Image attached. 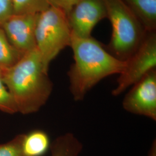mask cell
Masks as SVG:
<instances>
[{
  "label": "cell",
  "instance_id": "16",
  "mask_svg": "<svg viewBox=\"0 0 156 156\" xmlns=\"http://www.w3.org/2000/svg\"><path fill=\"white\" fill-rule=\"evenodd\" d=\"M13 14V0H0V26Z\"/></svg>",
  "mask_w": 156,
  "mask_h": 156
},
{
  "label": "cell",
  "instance_id": "13",
  "mask_svg": "<svg viewBox=\"0 0 156 156\" xmlns=\"http://www.w3.org/2000/svg\"><path fill=\"white\" fill-rule=\"evenodd\" d=\"M13 14H37L50 6L48 0H13Z\"/></svg>",
  "mask_w": 156,
  "mask_h": 156
},
{
  "label": "cell",
  "instance_id": "12",
  "mask_svg": "<svg viewBox=\"0 0 156 156\" xmlns=\"http://www.w3.org/2000/svg\"><path fill=\"white\" fill-rule=\"evenodd\" d=\"M23 55L10 43L0 27V70L5 71L14 66Z\"/></svg>",
  "mask_w": 156,
  "mask_h": 156
},
{
  "label": "cell",
  "instance_id": "8",
  "mask_svg": "<svg viewBox=\"0 0 156 156\" xmlns=\"http://www.w3.org/2000/svg\"><path fill=\"white\" fill-rule=\"evenodd\" d=\"M38 14H13L0 26L12 45L24 54L36 48Z\"/></svg>",
  "mask_w": 156,
  "mask_h": 156
},
{
  "label": "cell",
  "instance_id": "15",
  "mask_svg": "<svg viewBox=\"0 0 156 156\" xmlns=\"http://www.w3.org/2000/svg\"><path fill=\"white\" fill-rule=\"evenodd\" d=\"M23 134H20L5 144L0 145V156H25L22 149Z\"/></svg>",
  "mask_w": 156,
  "mask_h": 156
},
{
  "label": "cell",
  "instance_id": "9",
  "mask_svg": "<svg viewBox=\"0 0 156 156\" xmlns=\"http://www.w3.org/2000/svg\"><path fill=\"white\" fill-rule=\"evenodd\" d=\"M147 32L156 31V0H123Z\"/></svg>",
  "mask_w": 156,
  "mask_h": 156
},
{
  "label": "cell",
  "instance_id": "17",
  "mask_svg": "<svg viewBox=\"0 0 156 156\" xmlns=\"http://www.w3.org/2000/svg\"><path fill=\"white\" fill-rule=\"evenodd\" d=\"M79 0H48L50 6L58 8L68 14Z\"/></svg>",
  "mask_w": 156,
  "mask_h": 156
},
{
  "label": "cell",
  "instance_id": "2",
  "mask_svg": "<svg viewBox=\"0 0 156 156\" xmlns=\"http://www.w3.org/2000/svg\"><path fill=\"white\" fill-rule=\"evenodd\" d=\"M3 81L23 115L35 113L45 105L53 90L48 76L37 48L24 54L11 68L2 71Z\"/></svg>",
  "mask_w": 156,
  "mask_h": 156
},
{
  "label": "cell",
  "instance_id": "3",
  "mask_svg": "<svg viewBox=\"0 0 156 156\" xmlns=\"http://www.w3.org/2000/svg\"><path fill=\"white\" fill-rule=\"evenodd\" d=\"M111 23V39L106 50L126 61L140 46L147 31L123 0H103Z\"/></svg>",
  "mask_w": 156,
  "mask_h": 156
},
{
  "label": "cell",
  "instance_id": "6",
  "mask_svg": "<svg viewBox=\"0 0 156 156\" xmlns=\"http://www.w3.org/2000/svg\"><path fill=\"white\" fill-rule=\"evenodd\" d=\"M122 105L128 112L156 121V69L132 86Z\"/></svg>",
  "mask_w": 156,
  "mask_h": 156
},
{
  "label": "cell",
  "instance_id": "11",
  "mask_svg": "<svg viewBox=\"0 0 156 156\" xmlns=\"http://www.w3.org/2000/svg\"><path fill=\"white\" fill-rule=\"evenodd\" d=\"M51 148V156H78L82 145L72 133H66L54 140Z\"/></svg>",
  "mask_w": 156,
  "mask_h": 156
},
{
  "label": "cell",
  "instance_id": "1",
  "mask_svg": "<svg viewBox=\"0 0 156 156\" xmlns=\"http://www.w3.org/2000/svg\"><path fill=\"white\" fill-rule=\"evenodd\" d=\"M70 47L74 62L68 72L69 90L74 100L82 101L86 95L101 80L120 74L126 66L112 56L91 37L80 38L72 34Z\"/></svg>",
  "mask_w": 156,
  "mask_h": 156
},
{
  "label": "cell",
  "instance_id": "7",
  "mask_svg": "<svg viewBox=\"0 0 156 156\" xmlns=\"http://www.w3.org/2000/svg\"><path fill=\"white\" fill-rule=\"evenodd\" d=\"M72 34L88 38L95 26L107 17L103 0H79L67 14Z\"/></svg>",
  "mask_w": 156,
  "mask_h": 156
},
{
  "label": "cell",
  "instance_id": "5",
  "mask_svg": "<svg viewBox=\"0 0 156 156\" xmlns=\"http://www.w3.org/2000/svg\"><path fill=\"white\" fill-rule=\"evenodd\" d=\"M156 67V31L147 32L138 48L126 60V66L119 74L117 86L112 91V94L114 96L121 94Z\"/></svg>",
  "mask_w": 156,
  "mask_h": 156
},
{
  "label": "cell",
  "instance_id": "14",
  "mask_svg": "<svg viewBox=\"0 0 156 156\" xmlns=\"http://www.w3.org/2000/svg\"><path fill=\"white\" fill-rule=\"evenodd\" d=\"M0 111L8 114L18 112L15 102L3 81L1 70H0Z\"/></svg>",
  "mask_w": 156,
  "mask_h": 156
},
{
  "label": "cell",
  "instance_id": "10",
  "mask_svg": "<svg viewBox=\"0 0 156 156\" xmlns=\"http://www.w3.org/2000/svg\"><path fill=\"white\" fill-rule=\"evenodd\" d=\"M50 147L48 135L40 129L23 134L22 149L25 156H42Z\"/></svg>",
  "mask_w": 156,
  "mask_h": 156
},
{
  "label": "cell",
  "instance_id": "4",
  "mask_svg": "<svg viewBox=\"0 0 156 156\" xmlns=\"http://www.w3.org/2000/svg\"><path fill=\"white\" fill-rule=\"evenodd\" d=\"M72 32L67 15L62 9L50 6L38 14L35 26L36 48L45 68L67 46H70Z\"/></svg>",
  "mask_w": 156,
  "mask_h": 156
}]
</instances>
